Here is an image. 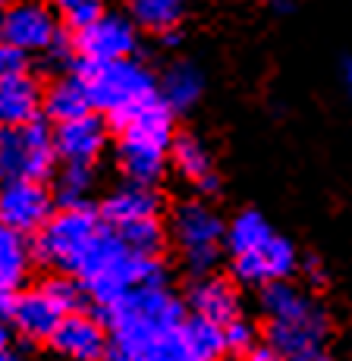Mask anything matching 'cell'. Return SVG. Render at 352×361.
<instances>
[{"label": "cell", "instance_id": "10", "mask_svg": "<svg viewBox=\"0 0 352 361\" xmlns=\"http://www.w3.org/2000/svg\"><path fill=\"white\" fill-rule=\"evenodd\" d=\"M57 19L38 0H16L0 16V38L25 54H44L57 41Z\"/></svg>", "mask_w": 352, "mask_h": 361}, {"label": "cell", "instance_id": "6", "mask_svg": "<svg viewBox=\"0 0 352 361\" xmlns=\"http://www.w3.org/2000/svg\"><path fill=\"white\" fill-rule=\"evenodd\" d=\"M101 226H104V220L92 207H63L41 226V233H35V248L32 252L47 267L73 274L75 261L82 258V252L98 235Z\"/></svg>", "mask_w": 352, "mask_h": 361}, {"label": "cell", "instance_id": "12", "mask_svg": "<svg viewBox=\"0 0 352 361\" xmlns=\"http://www.w3.org/2000/svg\"><path fill=\"white\" fill-rule=\"evenodd\" d=\"M293 270H296V252L277 233L271 239H265L261 245H255L252 252L233 258V274L243 283H265L267 286L274 280H286Z\"/></svg>", "mask_w": 352, "mask_h": 361}, {"label": "cell", "instance_id": "1", "mask_svg": "<svg viewBox=\"0 0 352 361\" xmlns=\"http://www.w3.org/2000/svg\"><path fill=\"white\" fill-rule=\"evenodd\" d=\"M114 361H211L186 343L183 302L164 283L135 286L104 305Z\"/></svg>", "mask_w": 352, "mask_h": 361}, {"label": "cell", "instance_id": "28", "mask_svg": "<svg viewBox=\"0 0 352 361\" xmlns=\"http://www.w3.org/2000/svg\"><path fill=\"white\" fill-rule=\"evenodd\" d=\"M57 10L66 29L82 32L104 16V0H57Z\"/></svg>", "mask_w": 352, "mask_h": 361}, {"label": "cell", "instance_id": "7", "mask_svg": "<svg viewBox=\"0 0 352 361\" xmlns=\"http://www.w3.org/2000/svg\"><path fill=\"white\" fill-rule=\"evenodd\" d=\"M224 220L202 201H186L174 214V239L186 264L195 274H208L217 264V248L224 242Z\"/></svg>", "mask_w": 352, "mask_h": 361}, {"label": "cell", "instance_id": "26", "mask_svg": "<svg viewBox=\"0 0 352 361\" xmlns=\"http://www.w3.org/2000/svg\"><path fill=\"white\" fill-rule=\"evenodd\" d=\"M95 185L92 166L66 164L63 173L57 176V189H54V201H60L63 207H85V198Z\"/></svg>", "mask_w": 352, "mask_h": 361}, {"label": "cell", "instance_id": "2", "mask_svg": "<svg viewBox=\"0 0 352 361\" xmlns=\"http://www.w3.org/2000/svg\"><path fill=\"white\" fill-rule=\"evenodd\" d=\"M73 274L85 286V293L95 302H101V308L116 302V298L126 295L135 286L164 283L161 261L148 258V255H135L110 224L101 226L98 235L88 242L82 258L75 261Z\"/></svg>", "mask_w": 352, "mask_h": 361}, {"label": "cell", "instance_id": "19", "mask_svg": "<svg viewBox=\"0 0 352 361\" xmlns=\"http://www.w3.org/2000/svg\"><path fill=\"white\" fill-rule=\"evenodd\" d=\"M189 305L195 314L208 317L214 324H230L233 317H239V298L236 289L226 280H217V276H205L195 286L189 289Z\"/></svg>", "mask_w": 352, "mask_h": 361}, {"label": "cell", "instance_id": "4", "mask_svg": "<svg viewBox=\"0 0 352 361\" xmlns=\"http://www.w3.org/2000/svg\"><path fill=\"white\" fill-rule=\"evenodd\" d=\"M116 129H120L116 157H120L123 173L142 185L157 183L167 166V151L174 148V110L157 94L142 104L133 116H126Z\"/></svg>", "mask_w": 352, "mask_h": 361}, {"label": "cell", "instance_id": "14", "mask_svg": "<svg viewBox=\"0 0 352 361\" xmlns=\"http://www.w3.org/2000/svg\"><path fill=\"white\" fill-rule=\"evenodd\" d=\"M51 345L60 355H66L73 361H101L110 349V339L95 317L73 311V314H66L63 321H60V327L54 330Z\"/></svg>", "mask_w": 352, "mask_h": 361}, {"label": "cell", "instance_id": "22", "mask_svg": "<svg viewBox=\"0 0 352 361\" xmlns=\"http://www.w3.org/2000/svg\"><path fill=\"white\" fill-rule=\"evenodd\" d=\"M157 92H161V98L170 110H189L192 104L202 98L205 79L192 63H174V66H167Z\"/></svg>", "mask_w": 352, "mask_h": 361}, {"label": "cell", "instance_id": "18", "mask_svg": "<svg viewBox=\"0 0 352 361\" xmlns=\"http://www.w3.org/2000/svg\"><path fill=\"white\" fill-rule=\"evenodd\" d=\"M157 207L161 201L157 195L142 183H129L123 189L110 192L101 214L110 226H123V224H135V220H148V217H157Z\"/></svg>", "mask_w": 352, "mask_h": 361}, {"label": "cell", "instance_id": "39", "mask_svg": "<svg viewBox=\"0 0 352 361\" xmlns=\"http://www.w3.org/2000/svg\"><path fill=\"white\" fill-rule=\"evenodd\" d=\"M10 4H13V0H0V13H4L6 6H10Z\"/></svg>", "mask_w": 352, "mask_h": 361}, {"label": "cell", "instance_id": "30", "mask_svg": "<svg viewBox=\"0 0 352 361\" xmlns=\"http://www.w3.org/2000/svg\"><path fill=\"white\" fill-rule=\"evenodd\" d=\"M224 343L230 352H252L255 327L243 317H233L230 324H224Z\"/></svg>", "mask_w": 352, "mask_h": 361}, {"label": "cell", "instance_id": "9", "mask_svg": "<svg viewBox=\"0 0 352 361\" xmlns=\"http://www.w3.org/2000/svg\"><path fill=\"white\" fill-rule=\"evenodd\" d=\"M54 195L38 179L10 176L0 185V224L16 233H41V226L54 217Z\"/></svg>", "mask_w": 352, "mask_h": 361}, {"label": "cell", "instance_id": "34", "mask_svg": "<svg viewBox=\"0 0 352 361\" xmlns=\"http://www.w3.org/2000/svg\"><path fill=\"white\" fill-rule=\"evenodd\" d=\"M286 361H330V358L324 355L321 349H315V352H302V355H293V358H286Z\"/></svg>", "mask_w": 352, "mask_h": 361}, {"label": "cell", "instance_id": "40", "mask_svg": "<svg viewBox=\"0 0 352 361\" xmlns=\"http://www.w3.org/2000/svg\"><path fill=\"white\" fill-rule=\"evenodd\" d=\"M0 41H4V38H0Z\"/></svg>", "mask_w": 352, "mask_h": 361}, {"label": "cell", "instance_id": "25", "mask_svg": "<svg viewBox=\"0 0 352 361\" xmlns=\"http://www.w3.org/2000/svg\"><path fill=\"white\" fill-rule=\"evenodd\" d=\"M183 333H186V343L192 345V352H198L202 358L217 361V355L226 349L224 327H220V324H214V321H208V317H202V314L186 317Z\"/></svg>", "mask_w": 352, "mask_h": 361}, {"label": "cell", "instance_id": "33", "mask_svg": "<svg viewBox=\"0 0 352 361\" xmlns=\"http://www.w3.org/2000/svg\"><path fill=\"white\" fill-rule=\"evenodd\" d=\"M245 361H286V355H283V352H277L274 345H261V349H252V352H248Z\"/></svg>", "mask_w": 352, "mask_h": 361}, {"label": "cell", "instance_id": "15", "mask_svg": "<svg viewBox=\"0 0 352 361\" xmlns=\"http://www.w3.org/2000/svg\"><path fill=\"white\" fill-rule=\"evenodd\" d=\"M6 317L25 339H51L66 314L41 286V289H29V293H16Z\"/></svg>", "mask_w": 352, "mask_h": 361}, {"label": "cell", "instance_id": "27", "mask_svg": "<svg viewBox=\"0 0 352 361\" xmlns=\"http://www.w3.org/2000/svg\"><path fill=\"white\" fill-rule=\"evenodd\" d=\"M114 230L120 233V239L126 242L135 255L157 258V252L164 248V226L157 224V217L135 220V224H123V226H114Z\"/></svg>", "mask_w": 352, "mask_h": 361}, {"label": "cell", "instance_id": "24", "mask_svg": "<svg viewBox=\"0 0 352 361\" xmlns=\"http://www.w3.org/2000/svg\"><path fill=\"white\" fill-rule=\"evenodd\" d=\"M271 235H274V230L267 226V220L261 217V214L245 211V214H239V217L233 220V226L226 230V245H230V255L236 258V255L252 252L255 245H261V242L271 239Z\"/></svg>", "mask_w": 352, "mask_h": 361}, {"label": "cell", "instance_id": "37", "mask_svg": "<svg viewBox=\"0 0 352 361\" xmlns=\"http://www.w3.org/2000/svg\"><path fill=\"white\" fill-rule=\"evenodd\" d=\"M6 349V327H4V317H0V352Z\"/></svg>", "mask_w": 352, "mask_h": 361}, {"label": "cell", "instance_id": "8", "mask_svg": "<svg viewBox=\"0 0 352 361\" xmlns=\"http://www.w3.org/2000/svg\"><path fill=\"white\" fill-rule=\"evenodd\" d=\"M4 164H6V176L44 183L54 173V164H57L54 129L41 116L25 123V126L4 129Z\"/></svg>", "mask_w": 352, "mask_h": 361}, {"label": "cell", "instance_id": "38", "mask_svg": "<svg viewBox=\"0 0 352 361\" xmlns=\"http://www.w3.org/2000/svg\"><path fill=\"white\" fill-rule=\"evenodd\" d=\"M0 361H19L16 355H6V352H0Z\"/></svg>", "mask_w": 352, "mask_h": 361}, {"label": "cell", "instance_id": "35", "mask_svg": "<svg viewBox=\"0 0 352 361\" xmlns=\"http://www.w3.org/2000/svg\"><path fill=\"white\" fill-rule=\"evenodd\" d=\"M343 85H346V94L352 104V60H346V66H343Z\"/></svg>", "mask_w": 352, "mask_h": 361}, {"label": "cell", "instance_id": "5", "mask_svg": "<svg viewBox=\"0 0 352 361\" xmlns=\"http://www.w3.org/2000/svg\"><path fill=\"white\" fill-rule=\"evenodd\" d=\"M82 82L88 88L95 110H104L114 120V126H120L126 116H133L142 104L157 98V82L142 63L123 57V60H107V63H95V60H82L75 69Z\"/></svg>", "mask_w": 352, "mask_h": 361}, {"label": "cell", "instance_id": "29", "mask_svg": "<svg viewBox=\"0 0 352 361\" xmlns=\"http://www.w3.org/2000/svg\"><path fill=\"white\" fill-rule=\"evenodd\" d=\"M44 293L54 298V302L63 308V314H73V311L82 308V302H85V286H82L79 280H73V276H54V280L44 283Z\"/></svg>", "mask_w": 352, "mask_h": 361}, {"label": "cell", "instance_id": "20", "mask_svg": "<svg viewBox=\"0 0 352 361\" xmlns=\"http://www.w3.org/2000/svg\"><path fill=\"white\" fill-rule=\"evenodd\" d=\"M92 98H88V88L79 75H63L57 79L51 88L44 92V114L54 123H70L79 116L92 114Z\"/></svg>", "mask_w": 352, "mask_h": 361}, {"label": "cell", "instance_id": "11", "mask_svg": "<svg viewBox=\"0 0 352 361\" xmlns=\"http://www.w3.org/2000/svg\"><path fill=\"white\" fill-rule=\"evenodd\" d=\"M139 35L135 23L129 16H101L95 25L82 29L75 35V51L82 60H95V63H107V60H123L135 51Z\"/></svg>", "mask_w": 352, "mask_h": 361}, {"label": "cell", "instance_id": "13", "mask_svg": "<svg viewBox=\"0 0 352 361\" xmlns=\"http://www.w3.org/2000/svg\"><path fill=\"white\" fill-rule=\"evenodd\" d=\"M54 145H57V157L63 164L92 166L107 145V126L95 114H85L70 123H57Z\"/></svg>", "mask_w": 352, "mask_h": 361}, {"label": "cell", "instance_id": "16", "mask_svg": "<svg viewBox=\"0 0 352 361\" xmlns=\"http://www.w3.org/2000/svg\"><path fill=\"white\" fill-rule=\"evenodd\" d=\"M44 107V94L35 75L23 73L0 82V129H16L38 120Z\"/></svg>", "mask_w": 352, "mask_h": 361}, {"label": "cell", "instance_id": "32", "mask_svg": "<svg viewBox=\"0 0 352 361\" xmlns=\"http://www.w3.org/2000/svg\"><path fill=\"white\" fill-rule=\"evenodd\" d=\"M44 54H47V57L54 60V63L66 66V63H70V57H73V44H70V41H66V35L60 32V35H57V41H54V44L47 47Z\"/></svg>", "mask_w": 352, "mask_h": 361}, {"label": "cell", "instance_id": "17", "mask_svg": "<svg viewBox=\"0 0 352 361\" xmlns=\"http://www.w3.org/2000/svg\"><path fill=\"white\" fill-rule=\"evenodd\" d=\"M29 258L32 252L25 245L23 233L0 224V317L10 314L16 289L23 286L25 274H29Z\"/></svg>", "mask_w": 352, "mask_h": 361}, {"label": "cell", "instance_id": "36", "mask_svg": "<svg viewBox=\"0 0 352 361\" xmlns=\"http://www.w3.org/2000/svg\"><path fill=\"white\" fill-rule=\"evenodd\" d=\"M0 176H6V164H4V129H0Z\"/></svg>", "mask_w": 352, "mask_h": 361}, {"label": "cell", "instance_id": "23", "mask_svg": "<svg viewBox=\"0 0 352 361\" xmlns=\"http://www.w3.org/2000/svg\"><path fill=\"white\" fill-rule=\"evenodd\" d=\"M129 19L148 32H174V25L186 16L189 0H126Z\"/></svg>", "mask_w": 352, "mask_h": 361}, {"label": "cell", "instance_id": "3", "mask_svg": "<svg viewBox=\"0 0 352 361\" xmlns=\"http://www.w3.org/2000/svg\"><path fill=\"white\" fill-rule=\"evenodd\" d=\"M261 311L267 314V345L286 358L321 349L327 339V314L321 305L286 280L267 283L261 293Z\"/></svg>", "mask_w": 352, "mask_h": 361}, {"label": "cell", "instance_id": "21", "mask_svg": "<svg viewBox=\"0 0 352 361\" xmlns=\"http://www.w3.org/2000/svg\"><path fill=\"white\" fill-rule=\"evenodd\" d=\"M170 154H174L176 170L183 173L189 183H195L202 192H214V189H217V176H214L211 154H208V148H205L198 138L179 135L174 142V148H170Z\"/></svg>", "mask_w": 352, "mask_h": 361}, {"label": "cell", "instance_id": "31", "mask_svg": "<svg viewBox=\"0 0 352 361\" xmlns=\"http://www.w3.org/2000/svg\"><path fill=\"white\" fill-rule=\"evenodd\" d=\"M25 57H29L25 51L6 44V41H0V82L13 79V75H23L25 73Z\"/></svg>", "mask_w": 352, "mask_h": 361}]
</instances>
